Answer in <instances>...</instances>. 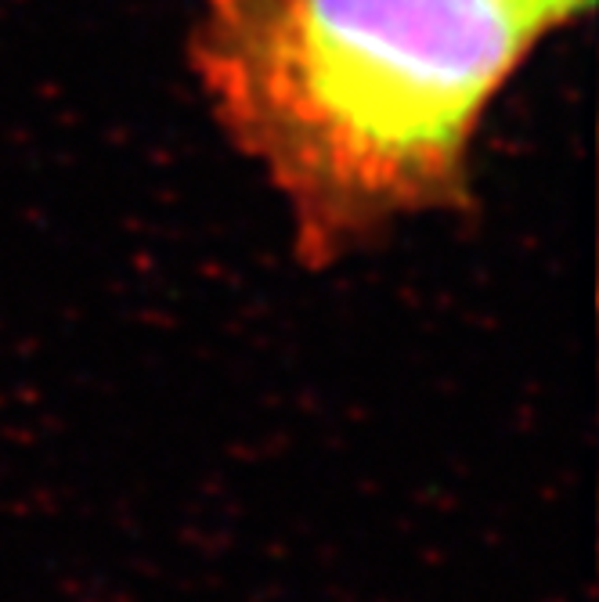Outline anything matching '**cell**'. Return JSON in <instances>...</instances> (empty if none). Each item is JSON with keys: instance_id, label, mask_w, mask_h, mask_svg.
Segmentation results:
<instances>
[{"instance_id": "6da1fadb", "label": "cell", "mask_w": 599, "mask_h": 602, "mask_svg": "<svg viewBox=\"0 0 599 602\" xmlns=\"http://www.w3.org/2000/svg\"><path fill=\"white\" fill-rule=\"evenodd\" d=\"M570 0H199L192 73L228 141L282 196L308 267L469 207L495 98Z\"/></svg>"}, {"instance_id": "7a4b0ae2", "label": "cell", "mask_w": 599, "mask_h": 602, "mask_svg": "<svg viewBox=\"0 0 599 602\" xmlns=\"http://www.w3.org/2000/svg\"><path fill=\"white\" fill-rule=\"evenodd\" d=\"M570 4H575V8H581V11H585V15H589V11H592V4H596V0H570Z\"/></svg>"}]
</instances>
